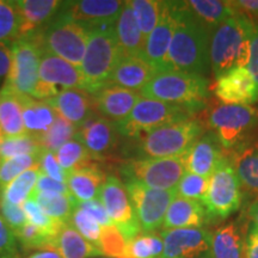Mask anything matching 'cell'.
<instances>
[{"label":"cell","instance_id":"8fae6325","mask_svg":"<svg viewBox=\"0 0 258 258\" xmlns=\"http://www.w3.org/2000/svg\"><path fill=\"white\" fill-rule=\"evenodd\" d=\"M243 201L241 183L231 160L226 159L211 176L201 203L208 215L226 219L237 212Z\"/></svg>","mask_w":258,"mask_h":258},{"label":"cell","instance_id":"94428289","mask_svg":"<svg viewBox=\"0 0 258 258\" xmlns=\"http://www.w3.org/2000/svg\"><path fill=\"white\" fill-rule=\"evenodd\" d=\"M3 139H4V137H3V134H2V131H0V147H2V143H3Z\"/></svg>","mask_w":258,"mask_h":258},{"label":"cell","instance_id":"8d00e7d4","mask_svg":"<svg viewBox=\"0 0 258 258\" xmlns=\"http://www.w3.org/2000/svg\"><path fill=\"white\" fill-rule=\"evenodd\" d=\"M43 152L38 138L31 134L4 138L0 147V163L21 156H41Z\"/></svg>","mask_w":258,"mask_h":258},{"label":"cell","instance_id":"d6986e66","mask_svg":"<svg viewBox=\"0 0 258 258\" xmlns=\"http://www.w3.org/2000/svg\"><path fill=\"white\" fill-rule=\"evenodd\" d=\"M213 90L222 104L251 105L258 102V84L246 67L232 70L221 76Z\"/></svg>","mask_w":258,"mask_h":258},{"label":"cell","instance_id":"9f6ffc18","mask_svg":"<svg viewBox=\"0 0 258 258\" xmlns=\"http://www.w3.org/2000/svg\"><path fill=\"white\" fill-rule=\"evenodd\" d=\"M11 44L6 42H0V88L4 85L6 77L10 71V64H11Z\"/></svg>","mask_w":258,"mask_h":258},{"label":"cell","instance_id":"2e32d148","mask_svg":"<svg viewBox=\"0 0 258 258\" xmlns=\"http://www.w3.org/2000/svg\"><path fill=\"white\" fill-rule=\"evenodd\" d=\"M161 258H198L211 250L212 234L206 228L163 230Z\"/></svg>","mask_w":258,"mask_h":258},{"label":"cell","instance_id":"8992f818","mask_svg":"<svg viewBox=\"0 0 258 258\" xmlns=\"http://www.w3.org/2000/svg\"><path fill=\"white\" fill-rule=\"evenodd\" d=\"M207 123L224 150H237L258 127V109L252 105H215L208 112Z\"/></svg>","mask_w":258,"mask_h":258},{"label":"cell","instance_id":"44dd1931","mask_svg":"<svg viewBox=\"0 0 258 258\" xmlns=\"http://www.w3.org/2000/svg\"><path fill=\"white\" fill-rule=\"evenodd\" d=\"M92 96L97 112L116 124L128 117L139 99L143 97L140 92L110 84L103 86L92 93Z\"/></svg>","mask_w":258,"mask_h":258},{"label":"cell","instance_id":"7a4b0ae2","mask_svg":"<svg viewBox=\"0 0 258 258\" xmlns=\"http://www.w3.org/2000/svg\"><path fill=\"white\" fill-rule=\"evenodd\" d=\"M253 29L251 19L237 14L209 34V61L215 79L247 66Z\"/></svg>","mask_w":258,"mask_h":258},{"label":"cell","instance_id":"ee69618b","mask_svg":"<svg viewBox=\"0 0 258 258\" xmlns=\"http://www.w3.org/2000/svg\"><path fill=\"white\" fill-rule=\"evenodd\" d=\"M18 243L24 247V249L31 250H50L55 251V239L51 235L47 234L36 226H34L30 222H27L23 227L16 233Z\"/></svg>","mask_w":258,"mask_h":258},{"label":"cell","instance_id":"5bb4252c","mask_svg":"<svg viewBox=\"0 0 258 258\" xmlns=\"http://www.w3.org/2000/svg\"><path fill=\"white\" fill-rule=\"evenodd\" d=\"M34 98H53L60 92L70 89H84V79L80 67L67 62L61 57L44 51L41 57L40 72Z\"/></svg>","mask_w":258,"mask_h":258},{"label":"cell","instance_id":"ac0fdd59","mask_svg":"<svg viewBox=\"0 0 258 258\" xmlns=\"http://www.w3.org/2000/svg\"><path fill=\"white\" fill-rule=\"evenodd\" d=\"M175 17L172 2H161L160 16L157 27L146 38L143 57L153 67L156 72L169 70L167 54L172 40Z\"/></svg>","mask_w":258,"mask_h":258},{"label":"cell","instance_id":"e0dca14e","mask_svg":"<svg viewBox=\"0 0 258 258\" xmlns=\"http://www.w3.org/2000/svg\"><path fill=\"white\" fill-rule=\"evenodd\" d=\"M120 137L117 124L96 111L77 127L74 138L85 146L92 158H102L114 150Z\"/></svg>","mask_w":258,"mask_h":258},{"label":"cell","instance_id":"9c48e42d","mask_svg":"<svg viewBox=\"0 0 258 258\" xmlns=\"http://www.w3.org/2000/svg\"><path fill=\"white\" fill-rule=\"evenodd\" d=\"M91 29L73 22L55 19L40 34L34 35L42 49L80 67Z\"/></svg>","mask_w":258,"mask_h":258},{"label":"cell","instance_id":"680465c9","mask_svg":"<svg viewBox=\"0 0 258 258\" xmlns=\"http://www.w3.org/2000/svg\"><path fill=\"white\" fill-rule=\"evenodd\" d=\"M27 258H61V256L56 251H50V250H42L36 251V252H32L29 254Z\"/></svg>","mask_w":258,"mask_h":258},{"label":"cell","instance_id":"d6a6232c","mask_svg":"<svg viewBox=\"0 0 258 258\" xmlns=\"http://www.w3.org/2000/svg\"><path fill=\"white\" fill-rule=\"evenodd\" d=\"M55 251L61 258H96L102 252L86 240L69 222L61 228L55 239Z\"/></svg>","mask_w":258,"mask_h":258},{"label":"cell","instance_id":"d4e9b609","mask_svg":"<svg viewBox=\"0 0 258 258\" xmlns=\"http://www.w3.org/2000/svg\"><path fill=\"white\" fill-rule=\"evenodd\" d=\"M207 217L208 213L201 202L177 196L169 206L163 228H202L207 221Z\"/></svg>","mask_w":258,"mask_h":258},{"label":"cell","instance_id":"ba28073f","mask_svg":"<svg viewBox=\"0 0 258 258\" xmlns=\"http://www.w3.org/2000/svg\"><path fill=\"white\" fill-rule=\"evenodd\" d=\"M188 109L157 99L141 97L124 121L117 124L121 137L137 139L141 135L173 122L191 118Z\"/></svg>","mask_w":258,"mask_h":258},{"label":"cell","instance_id":"5b68a950","mask_svg":"<svg viewBox=\"0 0 258 258\" xmlns=\"http://www.w3.org/2000/svg\"><path fill=\"white\" fill-rule=\"evenodd\" d=\"M112 27L114 25L92 29L90 34L85 55L80 64L84 89L90 93L108 85L112 71L122 55Z\"/></svg>","mask_w":258,"mask_h":258},{"label":"cell","instance_id":"7c38bea8","mask_svg":"<svg viewBox=\"0 0 258 258\" xmlns=\"http://www.w3.org/2000/svg\"><path fill=\"white\" fill-rule=\"evenodd\" d=\"M124 185L141 231L153 233L163 226L169 206L177 198V190L151 189L135 180H124Z\"/></svg>","mask_w":258,"mask_h":258},{"label":"cell","instance_id":"816d5d0a","mask_svg":"<svg viewBox=\"0 0 258 258\" xmlns=\"http://www.w3.org/2000/svg\"><path fill=\"white\" fill-rule=\"evenodd\" d=\"M77 205H78L79 207H82L85 212H88L89 214L102 226V227H104V226L114 225L111 222L110 218H109L108 213H106L103 203L99 201V199L92 200V201H88V202L77 203Z\"/></svg>","mask_w":258,"mask_h":258},{"label":"cell","instance_id":"4316f807","mask_svg":"<svg viewBox=\"0 0 258 258\" xmlns=\"http://www.w3.org/2000/svg\"><path fill=\"white\" fill-rule=\"evenodd\" d=\"M105 173L96 164L69 173L66 185L77 203H83L98 199L105 182Z\"/></svg>","mask_w":258,"mask_h":258},{"label":"cell","instance_id":"836d02e7","mask_svg":"<svg viewBox=\"0 0 258 258\" xmlns=\"http://www.w3.org/2000/svg\"><path fill=\"white\" fill-rule=\"evenodd\" d=\"M30 198L37 202V205L48 217L63 222V224H67L70 221L73 209L77 205L72 195H67V194L32 191Z\"/></svg>","mask_w":258,"mask_h":258},{"label":"cell","instance_id":"3957f363","mask_svg":"<svg viewBox=\"0 0 258 258\" xmlns=\"http://www.w3.org/2000/svg\"><path fill=\"white\" fill-rule=\"evenodd\" d=\"M208 91L206 77L167 70L154 74L140 93L146 98L182 106L194 114L206 105Z\"/></svg>","mask_w":258,"mask_h":258},{"label":"cell","instance_id":"f546056e","mask_svg":"<svg viewBox=\"0 0 258 258\" xmlns=\"http://www.w3.org/2000/svg\"><path fill=\"white\" fill-rule=\"evenodd\" d=\"M21 96L10 90L0 89V131L4 138L27 134Z\"/></svg>","mask_w":258,"mask_h":258},{"label":"cell","instance_id":"6f0895ef","mask_svg":"<svg viewBox=\"0 0 258 258\" xmlns=\"http://www.w3.org/2000/svg\"><path fill=\"white\" fill-rule=\"evenodd\" d=\"M245 258H258V228L251 224L245 237Z\"/></svg>","mask_w":258,"mask_h":258},{"label":"cell","instance_id":"74e56055","mask_svg":"<svg viewBox=\"0 0 258 258\" xmlns=\"http://www.w3.org/2000/svg\"><path fill=\"white\" fill-rule=\"evenodd\" d=\"M77 127L67 120L57 115L54 123L50 125L44 134L40 135V141L43 151H50V152H57V150L64 144L76 137Z\"/></svg>","mask_w":258,"mask_h":258},{"label":"cell","instance_id":"c3c4849f","mask_svg":"<svg viewBox=\"0 0 258 258\" xmlns=\"http://www.w3.org/2000/svg\"><path fill=\"white\" fill-rule=\"evenodd\" d=\"M0 215L15 232V234L28 222L22 206L12 205L4 198H0Z\"/></svg>","mask_w":258,"mask_h":258},{"label":"cell","instance_id":"52a82bcc","mask_svg":"<svg viewBox=\"0 0 258 258\" xmlns=\"http://www.w3.org/2000/svg\"><path fill=\"white\" fill-rule=\"evenodd\" d=\"M11 64L3 89L34 98L43 49L34 36L18 38L11 44Z\"/></svg>","mask_w":258,"mask_h":258},{"label":"cell","instance_id":"4dcf8cb0","mask_svg":"<svg viewBox=\"0 0 258 258\" xmlns=\"http://www.w3.org/2000/svg\"><path fill=\"white\" fill-rule=\"evenodd\" d=\"M23 122L28 134L40 137L44 134L56 118V111L47 101H36L30 96H21Z\"/></svg>","mask_w":258,"mask_h":258},{"label":"cell","instance_id":"bcb514c9","mask_svg":"<svg viewBox=\"0 0 258 258\" xmlns=\"http://www.w3.org/2000/svg\"><path fill=\"white\" fill-rule=\"evenodd\" d=\"M69 224L73 226L86 240H89L90 243L98 247L102 226L78 205H76V207H74Z\"/></svg>","mask_w":258,"mask_h":258},{"label":"cell","instance_id":"681fc988","mask_svg":"<svg viewBox=\"0 0 258 258\" xmlns=\"http://www.w3.org/2000/svg\"><path fill=\"white\" fill-rule=\"evenodd\" d=\"M40 169L43 175L66 184L67 178H69V173L60 166L54 152H50V151H43L42 152L40 157Z\"/></svg>","mask_w":258,"mask_h":258},{"label":"cell","instance_id":"83f0119b","mask_svg":"<svg viewBox=\"0 0 258 258\" xmlns=\"http://www.w3.org/2000/svg\"><path fill=\"white\" fill-rule=\"evenodd\" d=\"M245 237L237 221L219 227L212 234V258H245Z\"/></svg>","mask_w":258,"mask_h":258},{"label":"cell","instance_id":"db71d44e","mask_svg":"<svg viewBox=\"0 0 258 258\" xmlns=\"http://www.w3.org/2000/svg\"><path fill=\"white\" fill-rule=\"evenodd\" d=\"M231 3L238 14L246 16L253 23H258V0H235Z\"/></svg>","mask_w":258,"mask_h":258},{"label":"cell","instance_id":"6125c7cd","mask_svg":"<svg viewBox=\"0 0 258 258\" xmlns=\"http://www.w3.org/2000/svg\"><path fill=\"white\" fill-rule=\"evenodd\" d=\"M96 258H102V257H96Z\"/></svg>","mask_w":258,"mask_h":258},{"label":"cell","instance_id":"cb8c5ba5","mask_svg":"<svg viewBox=\"0 0 258 258\" xmlns=\"http://www.w3.org/2000/svg\"><path fill=\"white\" fill-rule=\"evenodd\" d=\"M157 72L143 56L121 55L108 84L141 91Z\"/></svg>","mask_w":258,"mask_h":258},{"label":"cell","instance_id":"30bf717a","mask_svg":"<svg viewBox=\"0 0 258 258\" xmlns=\"http://www.w3.org/2000/svg\"><path fill=\"white\" fill-rule=\"evenodd\" d=\"M121 175L124 180H135L157 190L176 189L185 172L184 156L172 158H143L122 164Z\"/></svg>","mask_w":258,"mask_h":258},{"label":"cell","instance_id":"603a6c76","mask_svg":"<svg viewBox=\"0 0 258 258\" xmlns=\"http://www.w3.org/2000/svg\"><path fill=\"white\" fill-rule=\"evenodd\" d=\"M56 114L78 127L96 112L92 93L83 89H70L60 92L53 98L46 99Z\"/></svg>","mask_w":258,"mask_h":258},{"label":"cell","instance_id":"7bdbcfd3","mask_svg":"<svg viewBox=\"0 0 258 258\" xmlns=\"http://www.w3.org/2000/svg\"><path fill=\"white\" fill-rule=\"evenodd\" d=\"M22 208H23V211L25 213V217H27L28 222L36 226L37 228L46 232L47 234L51 235L53 238L57 237L60 230L64 225L63 222L48 217L46 213L42 211L40 206L37 205V202L32 198H29L27 201L22 205Z\"/></svg>","mask_w":258,"mask_h":258},{"label":"cell","instance_id":"ab89813d","mask_svg":"<svg viewBox=\"0 0 258 258\" xmlns=\"http://www.w3.org/2000/svg\"><path fill=\"white\" fill-rule=\"evenodd\" d=\"M164 243L160 234L140 233L127 244V258H161Z\"/></svg>","mask_w":258,"mask_h":258},{"label":"cell","instance_id":"60d3db41","mask_svg":"<svg viewBox=\"0 0 258 258\" xmlns=\"http://www.w3.org/2000/svg\"><path fill=\"white\" fill-rule=\"evenodd\" d=\"M22 18L15 2L0 0V42L14 43L21 37Z\"/></svg>","mask_w":258,"mask_h":258},{"label":"cell","instance_id":"f907efd6","mask_svg":"<svg viewBox=\"0 0 258 258\" xmlns=\"http://www.w3.org/2000/svg\"><path fill=\"white\" fill-rule=\"evenodd\" d=\"M0 258H19L18 239L0 215Z\"/></svg>","mask_w":258,"mask_h":258},{"label":"cell","instance_id":"f1b7e54d","mask_svg":"<svg viewBox=\"0 0 258 258\" xmlns=\"http://www.w3.org/2000/svg\"><path fill=\"white\" fill-rule=\"evenodd\" d=\"M191 15L198 19L208 34L224 23L226 19L237 15L231 2H219V0H189L184 2Z\"/></svg>","mask_w":258,"mask_h":258},{"label":"cell","instance_id":"484cf974","mask_svg":"<svg viewBox=\"0 0 258 258\" xmlns=\"http://www.w3.org/2000/svg\"><path fill=\"white\" fill-rule=\"evenodd\" d=\"M112 28L122 55L143 56L146 38L139 29L129 2H125Z\"/></svg>","mask_w":258,"mask_h":258},{"label":"cell","instance_id":"7dc6e473","mask_svg":"<svg viewBox=\"0 0 258 258\" xmlns=\"http://www.w3.org/2000/svg\"><path fill=\"white\" fill-rule=\"evenodd\" d=\"M208 183L209 178H205L202 176L185 171L176 186L177 196L201 202L206 191H207Z\"/></svg>","mask_w":258,"mask_h":258},{"label":"cell","instance_id":"91938a15","mask_svg":"<svg viewBox=\"0 0 258 258\" xmlns=\"http://www.w3.org/2000/svg\"><path fill=\"white\" fill-rule=\"evenodd\" d=\"M250 217L252 224L258 228V200L256 202H253L252 206L250 207Z\"/></svg>","mask_w":258,"mask_h":258},{"label":"cell","instance_id":"4fadbf2b","mask_svg":"<svg viewBox=\"0 0 258 258\" xmlns=\"http://www.w3.org/2000/svg\"><path fill=\"white\" fill-rule=\"evenodd\" d=\"M98 199L104 206L111 222L118 228L127 243L143 232L124 183L117 176L106 177Z\"/></svg>","mask_w":258,"mask_h":258},{"label":"cell","instance_id":"6da1fadb","mask_svg":"<svg viewBox=\"0 0 258 258\" xmlns=\"http://www.w3.org/2000/svg\"><path fill=\"white\" fill-rule=\"evenodd\" d=\"M172 5L175 28L167 54L169 70L205 77L211 70L208 31L191 15L184 2H172Z\"/></svg>","mask_w":258,"mask_h":258},{"label":"cell","instance_id":"11a10c76","mask_svg":"<svg viewBox=\"0 0 258 258\" xmlns=\"http://www.w3.org/2000/svg\"><path fill=\"white\" fill-rule=\"evenodd\" d=\"M246 69L258 84V23H254L252 40H251L250 47V57Z\"/></svg>","mask_w":258,"mask_h":258},{"label":"cell","instance_id":"e575fe53","mask_svg":"<svg viewBox=\"0 0 258 258\" xmlns=\"http://www.w3.org/2000/svg\"><path fill=\"white\" fill-rule=\"evenodd\" d=\"M40 173V164L24 171L22 175H19L17 178L10 183L8 188L3 192L2 198H4L6 201L12 203V205H23L34 191Z\"/></svg>","mask_w":258,"mask_h":258},{"label":"cell","instance_id":"d590c367","mask_svg":"<svg viewBox=\"0 0 258 258\" xmlns=\"http://www.w3.org/2000/svg\"><path fill=\"white\" fill-rule=\"evenodd\" d=\"M56 159L59 161L60 166L66 171L67 173L74 172V171L83 169L93 164V158L85 146L73 138L69 143L61 146L56 152Z\"/></svg>","mask_w":258,"mask_h":258},{"label":"cell","instance_id":"f5cc1de1","mask_svg":"<svg viewBox=\"0 0 258 258\" xmlns=\"http://www.w3.org/2000/svg\"><path fill=\"white\" fill-rule=\"evenodd\" d=\"M34 191H40V192H60V194H67L71 195L69 191V188L64 183H60L57 180L51 179L50 177H48L43 173H40L38 176L36 186H35Z\"/></svg>","mask_w":258,"mask_h":258},{"label":"cell","instance_id":"f35d334b","mask_svg":"<svg viewBox=\"0 0 258 258\" xmlns=\"http://www.w3.org/2000/svg\"><path fill=\"white\" fill-rule=\"evenodd\" d=\"M135 21L145 38L150 36L159 21L161 2L156 0H132L129 2Z\"/></svg>","mask_w":258,"mask_h":258},{"label":"cell","instance_id":"b9f144b4","mask_svg":"<svg viewBox=\"0 0 258 258\" xmlns=\"http://www.w3.org/2000/svg\"><path fill=\"white\" fill-rule=\"evenodd\" d=\"M40 157L41 156H21L0 163V198L12 180L22 175L24 171L40 164Z\"/></svg>","mask_w":258,"mask_h":258},{"label":"cell","instance_id":"7402d4cb","mask_svg":"<svg viewBox=\"0 0 258 258\" xmlns=\"http://www.w3.org/2000/svg\"><path fill=\"white\" fill-rule=\"evenodd\" d=\"M63 2L59 0H15L22 18L21 37L40 34L55 21L62 8Z\"/></svg>","mask_w":258,"mask_h":258},{"label":"cell","instance_id":"f6af8a7d","mask_svg":"<svg viewBox=\"0 0 258 258\" xmlns=\"http://www.w3.org/2000/svg\"><path fill=\"white\" fill-rule=\"evenodd\" d=\"M127 240L115 225L102 227L98 243L102 254L111 258H127Z\"/></svg>","mask_w":258,"mask_h":258},{"label":"cell","instance_id":"1f68e13d","mask_svg":"<svg viewBox=\"0 0 258 258\" xmlns=\"http://www.w3.org/2000/svg\"><path fill=\"white\" fill-rule=\"evenodd\" d=\"M241 186L258 192V140L247 141L231 158Z\"/></svg>","mask_w":258,"mask_h":258},{"label":"cell","instance_id":"9a60e30c","mask_svg":"<svg viewBox=\"0 0 258 258\" xmlns=\"http://www.w3.org/2000/svg\"><path fill=\"white\" fill-rule=\"evenodd\" d=\"M125 2L118 0H80L63 2L56 19L82 24L92 30L111 27L123 9Z\"/></svg>","mask_w":258,"mask_h":258},{"label":"cell","instance_id":"277c9868","mask_svg":"<svg viewBox=\"0 0 258 258\" xmlns=\"http://www.w3.org/2000/svg\"><path fill=\"white\" fill-rule=\"evenodd\" d=\"M202 134L203 127L198 120L177 121L135 139L133 153L135 159L183 157Z\"/></svg>","mask_w":258,"mask_h":258},{"label":"cell","instance_id":"ffe728a7","mask_svg":"<svg viewBox=\"0 0 258 258\" xmlns=\"http://www.w3.org/2000/svg\"><path fill=\"white\" fill-rule=\"evenodd\" d=\"M226 159L224 147L217 135L211 131L199 138L184 154L185 171L211 178Z\"/></svg>","mask_w":258,"mask_h":258}]
</instances>
